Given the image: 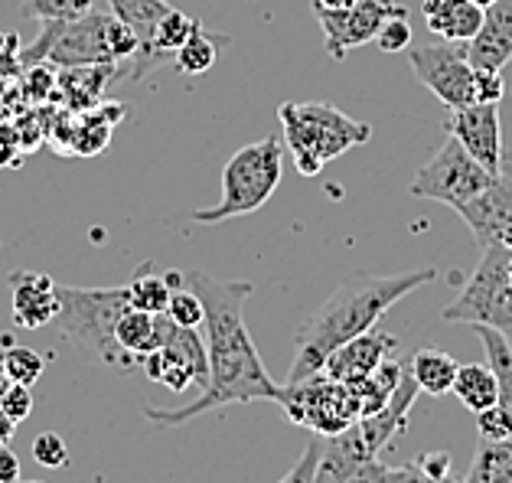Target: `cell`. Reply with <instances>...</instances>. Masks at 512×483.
<instances>
[{"label": "cell", "mask_w": 512, "mask_h": 483, "mask_svg": "<svg viewBox=\"0 0 512 483\" xmlns=\"http://www.w3.org/2000/svg\"><path fill=\"white\" fill-rule=\"evenodd\" d=\"M376 43L382 53H405L411 46V23H408V10L402 14H392L382 23V30L376 33Z\"/></svg>", "instance_id": "cell-35"}, {"label": "cell", "mask_w": 512, "mask_h": 483, "mask_svg": "<svg viewBox=\"0 0 512 483\" xmlns=\"http://www.w3.org/2000/svg\"><path fill=\"white\" fill-rule=\"evenodd\" d=\"M451 392L460 399V405L470 408L473 415L499 402V386H496V376H493L490 363H464L457 369V379H454Z\"/></svg>", "instance_id": "cell-24"}, {"label": "cell", "mask_w": 512, "mask_h": 483, "mask_svg": "<svg viewBox=\"0 0 512 483\" xmlns=\"http://www.w3.org/2000/svg\"><path fill=\"white\" fill-rule=\"evenodd\" d=\"M421 14L428 30L447 43H470L483 27V10L473 0H424Z\"/></svg>", "instance_id": "cell-21"}, {"label": "cell", "mask_w": 512, "mask_h": 483, "mask_svg": "<svg viewBox=\"0 0 512 483\" xmlns=\"http://www.w3.org/2000/svg\"><path fill=\"white\" fill-rule=\"evenodd\" d=\"M506 95V82H503V72H493V69H473V98L486 105H499Z\"/></svg>", "instance_id": "cell-38"}, {"label": "cell", "mask_w": 512, "mask_h": 483, "mask_svg": "<svg viewBox=\"0 0 512 483\" xmlns=\"http://www.w3.org/2000/svg\"><path fill=\"white\" fill-rule=\"evenodd\" d=\"M389 483H460L454 474L447 477H428L418 464H405V467H389Z\"/></svg>", "instance_id": "cell-41"}, {"label": "cell", "mask_w": 512, "mask_h": 483, "mask_svg": "<svg viewBox=\"0 0 512 483\" xmlns=\"http://www.w3.org/2000/svg\"><path fill=\"white\" fill-rule=\"evenodd\" d=\"M20 457L7 448V444H0V483H20Z\"/></svg>", "instance_id": "cell-43"}, {"label": "cell", "mask_w": 512, "mask_h": 483, "mask_svg": "<svg viewBox=\"0 0 512 483\" xmlns=\"http://www.w3.org/2000/svg\"><path fill=\"white\" fill-rule=\"evenodd\" d=\"M314 483H389V464L379 461L362 441L359 421L323 438Z\"/></svg>", "instance_id": "cell-13"}, {"label": "cell", "mask_w": 512, "mask_h": 483, "mask_svg": "<svg viewBox=\"0 0 512 483\" xmlns=\"http://www.w3.org/2000/svg\"><path fill=\"white\" fill-rule=\"evenodd\" d=\"M4 369H7V379L10 382H20V386H36L46 369V359L30 350V346H17V343H7L4 346Z\"/></svg>", "instance_id": "cell-30"}, {"label": "cell", "mask_w": 512, "mask_h": 483, "mask_svg": "<svg viewBox=\"0 0 512 483\" xmlns=\"http://www.w3.org/2000/svg\"><path fill=\"white\" fill-rule=\"evenodd\" d=\"M278 121L281 141L291 151L297 173H304V177H317L336 157L372 138L366 121L349 118L333 102H284L278 108Z\"/></svg>", "instance_id": "cell-5"}, {"label": "cell", "mask_w": 512, "mask_h": 483, "mask_svg": "<svg viewBox=\"0 0 512 483\" xmlns=\"http://www.w3.org/2000/svg\"><path fill=\"white\" fill-rule=\"evenodd\" d=\"M402 4H392V0H359L353 7L343 10H327L314 4V17L323 30V43H327V53L336 63H343L349 49L366 46L376 40V33L382 30V23L392 14H402Z\"/></svg>", "instance_id": "cell-12"}, {"label": "cell", "mask_w": 512, "mask_h": 483, "mask_svg": "<svg viewBox=\"0 0 512 483\" xmlns=\"http://www.w3.org/2000/svg\"><path fill=\"white\" fill-rule=\"evenodd\" d=\"M470 477L477 483H512V441H480Z\"/></svg>", "instance_id": "cell-29"}, {"label": "cell", "mask_w": 512, "mask_h": 483, "mask_svg": "<svg viewBox=\"0 0 512 483\" xmlns=\"http://www.w3.org/2000/svg\"><path fill=\"white\" fill-rule=\"evenodd\" d=\"M20 92L27 98V105H43L49 98H56V69L46 63L23 66V82Z\"/></svg>", "instance_id": "cell-33"}, {"label": "cell", "mask_w": 512, "mask_h": 483, "mask_svg": "<svg viewBox=\"0 0 512 483\" xmlns=\"http://www.w3.org/2000/svg\"><path fill=\"white\" fill-rule=\"evenodd\" d=\"M457 213L467 222L480 249L483 245H503L512 252V180L506 173H496L490 187L467 200Z\"/></svg>", "instance_id": "cell-14"}, {"label": "cell", "mask_w": 512, "mask_h": 483, "mask_svg": "<svg viewBox=\"0 0 512 483\" xmlns=\"http://www.w3.org/2000/svg\"><path fill=\"white\" fill-rule=\"evenodd\" d=\"M395 337H389V333H362V337H353L349 343L336 346V350L323 359L320 373L330 376L336 382H359L372 376L379 369L382 359H389V353L395 350Z\"/></svg>", "instance_id": "cell-16"}, {"label": "cell", "mask_w": 512, "mask_h": 483, "mask_svg": "<svg viewBox=\"0 0 512 483\" xmlns=\"http://www.w3.org/2000/svg\"><path fill=\"white\" fill-rule=\"evenodd\" d=\"M287 399L281 412L294 425L310 428L320 438H330L359 421V399L346 382H336L323 373H314L294 386H284Z\"/></svg>", "instance_id": "cell-8"}, {"label": "cell", "mask_w": 512, "mask_h": 483, "mask_svg": "<svg viewBox=\"0 0 512 483\" xmlns=\"http://www.w3.org/2000/svg\"><path fill=\"white\" fill-rule=\"evenodd\" d=\"M92 10V0H23L20 14L33 20H72Z\"/></svg>", "instance_id": "cell-31"}, {"label": "cell", "mask_w": 512, "mask_h": 483, "mask_svg": "<svg viewBox=\"0 0 512 483\" xmlns=\"http://www.w3.org/2000/svg\"><path fill=\"white\" fill-rule=\"evenodd\" d=\"M473 69L503 72L512 63V0H493L483 10V27L467 43Z\"/></svg>", "instance_id": "cell-18"}, {"label": "cell", "mask_w": 512, "mask_h": 483, "mask_svg": "<svg viewBox=\"0 0 512 483\" xmlns=\"http://www.w3.org/2000/svg\"><path fill=\"white\" fill-rule=\"evenodd\" d=\"M434 278H437L434 268H415V271H398V275H353L343 284H336V291L297 330L294 359L291 369H287L284 386H294V382L320 373L323 359L336 346L369 333L402 297L431 284Z\"/></svg>", "instance_id": "cell-2"}, {"label": "cell", "mask_w": 512, "mask_h": 483, "mask_svg": "<svg viewBox=\"0 0 512 483\" xmlns=\"http://www.w3.org/2000/svg\"><path fill=\"white\" fill-rule=\"evenodd\" d=\"M512 252L503 245H483L480 265L467 278L451 304L444 307L447 324H467V327H496L506 337L512 333Z\"/></svg>", "instance_id": "cell-7"}, {"label": "cell", "mask_w": 512, "mask_h": 483, "mask_svg": "<svg viewBox=\"0 0 512 483\" xmlns=\"http://www.w3.org/2000/svg\"><path fill=\"white\" fill-rule=\"evenodd\" d=\"M7 382H10V379H7V369H4V346H0V389H4Z\"/></svg>", "instance_id": "cell-47"}, {"label": "cell", "mask_w": 512, "mask_h": 483, "mask_svg": "<svg viewBox=\"0 0 512 483\" xmlns=\"http://www.w3.org/2000/svg\"><path fill=\"white\" fill-rule=\"evenodd\" d=\"M108 4H111V14L121 23H128V27L141 36V53L151 46V36L157 30L160 17L170 10V0H108Z\"/></svg>", "instance_id": "cell-27"}, {"label": "cell", "mask_w": 512, "mask_h": 483, "mask_svg": "<svg viewBox=\"0 0 512 483\" xmlns=\"http://www.w3.org/2000/svg\"><path fill=\"white\" fill-rule=\"evenodd\" d=\"M457 369H460V363L451 353L437 350V346H421V350L411 356L408 373L418 382V389L424 395H447L454 389Z\"/></svg>", "instance_id": "cell-23"}, {"label": "cell", "mask_w": 512, "mask_h": 483, "mask_svg": "<svg viewBox=\"0 0 512 483\" xmlns=\"http://www.w3.org/2000/svg\"><path fill=\"white\" fill-rule=\"evenodd\" d=\"M59 314L53 324L72 343L85 363L105 369L111 376H131L141 369V359L121 350L115 340L118 317L128 311V284L124 288H72V284H56Z\"/></svg>", "instance_id": "cell-3"}, {"label": "cell", "mask_w": 512, "mask_h": 483, "mask_svg": "<svg viewBox=\"0 0 512 483\" xmlns=\"http://www.w3.org/2000/svg\"><path fill=\"white\" fill-rule=\"evenodd\" d=\"M415 464H418V467H421L428 477H437V480L447 477V474H454V470H451V464H454V461H451V454H447V451H431V454H421Z\"/></svg>", "instance_id": "cell-42"}, {"label": "cell", "mask_w": 512, "mask_h": 483, "mask_svg": "<svg viewBox=\"0 0 512 483\" xmlns=\"http://www.w3.org/2000/svg\"><path fill=\"white\" fill-rule=\"evenodd\" d=\"M447 131L464 144V151L483 164L490 173L503 167V131H499V105L473 102L467 108H454Z\"/></svg>", "instance_id": "cell-15"}, {"label": "cell", "mask_w": 512, "mask_h": 483, "mask_svg": "<svg viewBox=\"0 0 512 483\" xmlns=\"http://www.w3.org/2000/svg\"><path fill=\"white\" fill-rule=\"evenodd\" d=\"M10 314L23 330L53 324L59 314L56 281L40 271H14L10 275Z\"/></svg>", "instance_id": "cell-17"}, {"label": "cell", "mask_w": 512, "mask_h": 483, "mask_svg": "<svg viewBox=\"0 0 512 483\" xmlns=\"http://www.w3.org/2000/svg\"><path fill=\"white\" fill-rule=\"evenodd\" d=\"M141 53V36L128 23L105 10H89L72 20H46L40 36L20 49V66L46 63L53 69L92 66V63H124Z\"/></svg>", "instance_id": "cell-4"}, {"label": "cell", "mask_w": 512, "mask_h": 483, "mask_svg": "<svg viewBox=\"0 0 512 483\" xmlns=\"http://www.w3.org/2000/svg\"><path fill=\"white\" fill-rule=\"evenodd\" d=\"M33 461L40 467H49V470H59L69 464V448L66 441H62V435H56V431H43V435L33 438Z\"/></svg>", "instance_id": "cell-34"}, {"label": "cell", "mask_w": 512, "mask_h": 483, "mask_svg": "<svg viewBox=\"0 0 512 483\" xmlns=\"http://www.w3.org/2000/svg\"><path fill=\"white\" fill-rule=\"evenodd\" d=\"M173 324L177 327H190V330H199L203 327V317H206V311H203V301H199V294L193 291V288H177L170 294V304H167V311H164Z\"/></svg>", "instance_id": "cell-32"}, {"label": "cell", "mask_w": 512, "mask_h": 483, "mask_svg": "<svg viewBox=\"0 0 512 483\" xmlns=\"http://www.w3.org/2000/svg\"><path fill=\"white\" fill-rule=\"evenodd\" d=\"M477 431L480 441H512V415L496 402L477 412Z\"/></svg>", "instance_id": "cell-36"}, {"label": "cell", "mask_w": 512, "mask_h": 483, "mask_svg": "<svg viewBox=\"0 0 512 483\" xmlns=\"http://www.w3.org/2000/svg\"><path fill=\"white\" fill-rule=\"evenodd\" d=\"M284 170V141L278 134H268L255 144L239 147L226 170H222V200L209 209H193V222L199 226H219V222L258 213L274 190L281 187Z\"/></svg>", "instance_id": "cell-6"}, {"label": "cell", "mask_w": 512, "mask_h": 483, "mask_svg": "<svg viewBox=\"0 0 512 483\" xmlns=\"http://www.w3.org/2000/svg\"><path fill=\"white\" fill-rule=\"evenodd\" d=\"M405 373L408 369L402 363H395V359H382L372 376L359 379V382H349V389H353L356 399H359V418L379 412V408L392 399V392L398 389V382L405 379Z\"/></svg>", "instance_id": "cell-25"}, {"label": "cell", "mask_w": 512, "mask_h": 483, "mask_svg": "<svg viewBox=\"0 0 512 483\" xmlns=\"http://www.w3.org/2000/svg\"><path fill=\"white\" fill-rule=\"evenodd\" d=\"M314 4L327 7V10H343V7H353V4H359V0H314Z\"/></svg>", "instance_id": "cell-45"}, {"label": "cell", "mask_w": 512, "mask_h": 483, "mask_svg": "<svg viewBox=\"0 0 512 483\" xmlns=\"http://www.w3.org/2000/svg\"><path fill=\"white\" fill-rule=\"evenodd\" d=\"M23 157H27V151H23L14 121H0V170L20 167Z\"/></svg>", "instance_id": "cell-40"}, {"label": "cell", "mask_w": 512, "mask_h": 483, "mask_svg": "<svg viewBox=\"0 0 512 483\" xmlns=\"http://www.w3.org/2000/svg\"><path fill=\"white\" fill-rule=\"evenodd\" d=\"M486 346V363H490L496 386H499V405L512 415V343L503 330L496 327H473Z\"/></svg>", "instance_id": "cell-26"}, {"label": "cell", "mask_w": 512, "mask_h": 483, "mask_svg": "<svg viewBox=\"0 0 512 483\" xmlns=\"http://www.w3.org/2000/svg\"><path fill=\"white\" fill-rule=\"evenodd\" d=\"M473 4H477L480 10H486V7H490V4H493V0H473Z\"/></svg>", "instance_id": "cell-48"}, {"label": "cell", "mask_w": 512, "mask_h": 483, "mask_svg": "<svg viewBox=\"0 0 512 483\" xmlns=\"http://www.w3.org/2000/svg\"><path fill=\"white\" fill-rule=\"evenodd\" d=\"M496 173H490L483 164H477L454 134L441 144L428 164H424L415 180H411V196L418 200H434L451 209H460L473 196H480L493 183Z\"/></svg>", "instance_id": "cell-9"}, {"label": "cell", "mask_w": 512, "mask_h": 483, "mask_svg": "<svg viewBox=\"0 0 512 483\" xmlns=\"http://www.w3.org/2000/svg\"><path fill=\"white\" fill-rule=\"evenodd\" d=\"M408 63L415 69L418 82L437 95L447 108H467L473 105V66L467 59V43H424L408 49Z\"/></svg>", "instance_id": "cell-10"}, {"label": "cell", "mask_w": 512, "mask_h": 483, "mask_svg": "<svg viewBox=\"0 0 512 483\" xmlns=\"http://www.w3.org/2000/svg\"><path fill=\"white\" fill-rule=\"evenodd\" d=\"M118 63H92V66H69L56 72V98L62 108L69 111H85L102 102L108 82L121 76Z\"/></svg>", "instance_id": "cell-20"}, {"label": "cell", "mask_w": 512, "mask_h": 483, "mask_svg": "<svg viewBox=\"0 0 512 483\" xmlns=\"http://www.w3.org/2000/svg\"><path fill=\"white\" fill-rule=\"evenodd\" d=\"M20 483H46V480H20Z\"/></svg>", "instance_id": "cell-49"}, {"label": "cell", "mask_w": 512, "mask_h": 483, "mask_svg": "<svg viewBox=\"0 0 512 483\" xmlns=\"http://www.w3.org/2000/svg\"><path fill=\"white\" fill-rule=\"evenodd\" d=\"M141 369L151 382H160L170 392L183 395L186 389L206 386L209 379V359H206V340L190 327L173 324L164 346L141 356Z\"/></svg>", "instance_id": "cell-11"}, {"label": "cell", "mask_w": 512, "mask_h": 483, "mask_svg": "<svg viewBox=\"0 0 512 483\" xmlns=\"http://www.w3.org/2000/svg\"><path fill=\"white\" fill-rule=\"evenodd\" d=\"M229 46H232V36L206 30L203 23H199V27L190 33V40L173 53V63H177L183 76H203V72H209L219 63V56L226 53Z\"/></svg>", "instance_id": "cell-22"}, {"label": "cell", "mask_w": 512, "mask_h": 483, "mask_svg": "<svg viewBox=\"0 0 512 483\" xmlns=\"http://www.w3.org/2000/svg\"><path fill=\"white\" fill-rule=\"evenodd\" d=\"M173 284L167 281V275H157L151 268H141L128 284V301L134 311L144 314H164L170 304Z\"/></svg>", "instance_id": "cell-28"}, {"label": "cell", "mask_w": 512, "mask_h": 483, "mask_svg": "<svg viewBox=\"0 0 512 483\" xmlns=\"http://www.w3.org/2000/svg\"><path fill=\"white\" fill-rule=\"evenodd\" d=\"M464 483H477V480H473V477H470V474H467V480H464Z\"/></svg>", "instance_id": "cell-50"}, {"label": "cell", "mask_w": 512, "mask_h": 483, "mask_svg": "<svg viewBox=\"0 0 512 483\" xmlns=\"http://www.w3.org/2000/svg\"><path fill=\"white\" fill-rule=\"evenodd\" d=\"M183 284L199 294L206 311L203 340L209 359V379L193 402H186L180 408H147L144 418L160 428H180L196 421L199 415L219 412V408L229 405L271 402L281 408L287 392L281 382H274L268 376V369L258 356V346L242 317V307L255 291L252 281H219L209 271L190 268L183 271Z\"/></svg>", "instance_id": "cell-1"}, {"label": "cell", "mask_w": 512, "mask_h": 483, "mask_svg": "<svg viewBox=\"0 0 512 483\" xmlns=\"http://www.w3.org/2000/svg\"><path fill=\"white\" fill-rule=\"evenodd\" d=\"M320 448H323V438L317 435L314 441L307 444V451L301 454V461H297L291 470H287V474L278 483H314L317 464H320Z\"/></svg>", "instance_id": "cell-39"}, {"label": "cell", "mask_w": 512, "mask_h": 483, "mask_svg": "<svg viewBox=\"0 0 512 483\" xmlns=\"http://www.w3.org/2000/svg\"><path fill=\"white\" fill-rule=\"evenodd\" d=\"M0 412H4L10 421H20L33 412V392L30 386H20V382H7L4 389H0Z\"/></svg>", "instance_id": "cell-37"}, {"label": "cell", "mask_w": 512, "mask_h": 483, "mask_svg": "<svg viewBox=\"0 0 512 483\" xmlns=\"http://www.w3.org/2000/svg\"><path fill=\"white\" fill-rule=\"evenodd\" d=\"M14 431H17V421H10L4 412H0V444H10Z\"/></svg>", "instance_id": "cell-44"}, {"label": "cell", "mask_w": 512, "mask_h": 483, "mask_svg": "<svg viewBox=\"0 0 512 483\" xmlns=\"http://www.w3.org/2000/svg\"><path fill=\"white\" fill-rule=\"evenodd\" d=\"M499 173H506V177L512 180V151L509 154L503 151V167H499Z\"/></svg>", "instance_id": "cell-46"}, {"label": "cell", "mask_w": 512, "mask_h": 483, "mask_svg": "<svg viewBox=\"0 0 512 483\" xmlns=\"http://www.w3.org/2000/svg\"><path fill=\"white\" fill-rule=\"evenodd\" d=\"M418 382L411 379V373H405V379L398 382V389L392 392V399L385 402L379 412H372L366 418H359V431H362V441L372 454H382L395 438H402V431L408 428V415L411 408L418 402Z\"/></svg>", "instance_id": "cell-19"}]
</instances>
